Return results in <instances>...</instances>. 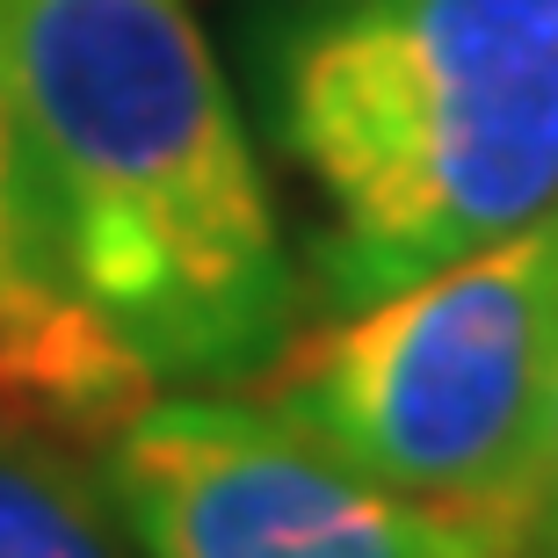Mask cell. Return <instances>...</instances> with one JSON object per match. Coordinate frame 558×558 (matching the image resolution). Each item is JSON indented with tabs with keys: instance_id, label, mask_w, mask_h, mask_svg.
<instances>
[{
	"instance_id": "6da1fadb",
	"label": "cell",
	"mask_w": 558,
	"mask_h": 558,
	"mask_svg": "<svg viewBox=\"0 0 558 558\" xmlns=\"http://www.w3.org/2000/svg\"><path fill=\"white\" fill-rule=\"evenodd\" d=\"M0 65L73 298L153 385H247L305 276L189 0H0Z\"/></svg>"
},
{
	"instance_id": "7a4b0ae2",
	"label": "cell",
	"mask_w": 558,
	"mask_h": 558,
	"mask_svg": "<svg viewBox=\"0 0 558 558\" xmlns=\"http://www.w3.org/2000/svg\"><path fill=\"white\" fill-rule=\"evenodd\" d=\"M269 87L327 312L558 210V0H319Z\"/></svg>"
},
{
	"instance_id": "3957f363",
	"label": "cell",
	"mask_w": 558,
	"mask_h": 558,
	"mask_svg": "<svg viewBox=\"0 0 558 558\" xmlns=\"http://www.w3.org/2000/svg\"><path fill=\"white\" fill-rule=\"evenodd\" d=\"M558 371V210L399 283L298 319L240 385L349 472L414 500L515 508Z\"/></svg>"
},
{
	"instance_id": "277c9868",
	"label": "cell",
	"mask_w": 558,
	"mask_h": 558,
	"mask_svg": "<svg viewBox=\"0 0 558 558\" xmlns=\"http://www.w3.org/2000/svg\"><path fill=\"white\" fill-rule=\"evenodd\" d=\"M138 558H522L515 508L414 500L247 392H153L95 442Z\"/></svg>"
},
{
	"instance_id": "5b68a950",
	"label": "cell",
	"mask_w": 558,
	"mask_h": 558,
	"mask_svg": "<svg viewBox=\"0 0 558 558\" xmlns=\"http://www.w3.org/2000/svg\"><path fill=\"white\" fill-rule=\"evenodd\" d=\"M160 385L145 363L73 298L44 247V218L29 196L15 131V95L0 65V414L44 421V428L95 442L109 421H124Z\"/></svg>"
},
{
	"instance_id": "8992f818",
	"label": "cell",
	"mask_w": 558,
	"mask_h": 558,
	"mask_svg": "<svg viewBox=\"0 0 558 558\" xmlns=\"http://www.w3.org/2000/svg\"><path fill=\"white\" fill-rule=\"evenodd\" d=\"M0 558H138L87 442L0 414Z\"/></svg>"
},
{
	"instance_id": "52a82bcc",
	"label": "cell",
	"mask_w": 558,
	"mask_h": 558,
	"mask_svg": "<svg viewBox=\"0 0 558 558\" xmlns=\"http://www.w3.org/2000/svg\"><path fill=\"white\" fill-rule=\"evenodd\" d=\"M515 515H522V551H558V371H551L537 457H530V478L515 494Z\"/></svg>"
},
{
	"instance_id": "ba28073f",
	"label": "cell",
	"mask_w": 558,
	"mask_h": 558,
	"mask_svg": "<svg viewBox=\"0 0 558 558\" xmlns=\"http://www.w3.org/2000/svg\"><path fill=\"white\" fill-rule=\"evenodd\" d=\"M522 558H558V551H522Z\"/></svg>"
}]
</instances>
